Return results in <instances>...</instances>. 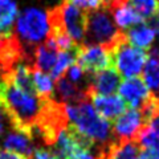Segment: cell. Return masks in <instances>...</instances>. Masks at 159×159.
I'll list each match as a JSON object with an SVG mask.
<instances>
[{
	"label": "cell",
	"instance_id": "cell-19",
	"mask_svg": "<svg viewBox=\"0 0 159 159\" xmlns=\"http://www.w3.org/2000/svg\"><path fill=\"white\" fill-rule=\"evenodd\" d=\"M31 77H32V84L36 92V96L40 99H51L54 98V84L53 78L49 74L44 73L39 69H31Z\"/></svg>",
	"mask_w": 159,
	"mask_h": 159
},
{
	"label": "cell",
	"instance_id": "cell-6",
	"mask_svg": "<svg viewBox=\"0 0 159 159\" xmlns=\"http://www.w3.org/2000/svg\"><path fill=\"white\" fill-rule=\"evenodd\" d=\"M110 53L113 57V68L119 76L125 78H133L141 74L148 58V53L146 51L129 44L125 32Z\"/></svg>",
	"mask_w": 159,
	"mask_h": 159
},
{
	"label": "cell",
	"instance_id": "cell-29",
	"mask_svg": "<svg viewBox=\"0 0 159 159\" xmlns=\"http://www.w3.org/2000/svg\"><path fill=\"white\" fill-rule=\"evenodd\" d=\"M77 159H96L94 158L92 154H90V151H86V152H82L81 155H80Z\"/></svg>",
	"mask_w": 159,
	"mask_h": 159
},
{
	"label": "cell",
	"instance_id": "cell-11",
	"mask_svg": "<svg viewBox=\"0 0 159 159\" xmlns=\"http://www.w3.org/2000/svg\"><path fill=\"white\" fill-rule=\"evenodd\" d=\"M121 85V76L114 68L103 69L101 72L92 74L89 96H110Z\"/></svg>",
	"mask_w": 159,
	"mask_h": 159
},
{
	"label": "cell",
	"instance_id": "cell-27",
	"mask_svg": "<svg viewBox=\"0 0 159 159\" xmlns=\"http://www.w3.org/2000/svg\"><path fill=\"white\" fill-rule=\"evenodd\" d=\"M150 27L152 28V31L159 36V16H154L150 19Z\"/></svg>",
	"mask_w": 159,
	"mask_h": 159
},
{
	"label": "cell",
	"instance_id": "cell-15",
	"mask_svg": "<svg viewBox=\"0 0 159 159\" xmlns=\"http://www.w3.org/2000/svg\"><path fill=\"white\" fill-rule=\"evenodd\" d=\"M126 39L130 45L148 52L155 40V32L146 23H141L126 29Z\"/></svg>",
	"mask_w": 159,
	"mask_h": 159
},
{
	"label": "cell",
	"instance_id": "cell-5",
	"mask_svg": "<svg viewBox=\"0 0 159 159\" xmlns=\"http://www.w3.org/2000/svg\"><path fill=\"white\" fill-rule=\"evenodd\" d=\"M86 17L88 12L77 8L68 2L62 0L58 6L51 8L47 12L49 28L62 29L74 43H84L86 31Z\"/></svg>",
	"mask_w": 159,
	"mask_h": 159
},
{
	"label": "cell",
	"instance_id": "cell-26",
	"mask_svg": "<svg viewBox=\"0 0 159 159\" xmlns=\"http://www.w3.org/2000/svg\"><path fill=\"white\" fill-rule=\"evenodd\" d=\"M0 159H31V158H27L24 155H20V154L8 151V150H3L0 151Z\"/></svg>",
	"mask_w": 159,
	"mask_h": 159
},
{
	"label": "cell",
	"instance_id": "cell-30",
	"mask_svg": "<svg viewBox=\"0 0 159 159\" xmlns=\"http://www.w3.org/2000/svg\"><path fill=\"white\" fill-rule=\"evenodd\" d=\"M158 13H159V7H158Z\"/></svg>",
	"mask_w": 159,
	"mask_h": 159
},
{
	"label": "cell",
	"instance_id": "cell-9",
	"mask_svg": "<svg viewBox=\"0 0 159 159\" xmlns=\"http://www.w3.org/2000/svg\"><path fill=\"white\" fill-rule=\"evenodd\" d=\"M146 126L145 119L139 110L129 109L123 111L114 122L111 126L113 131V141L114 142H129L135 141L137 135L143 127Z\"/></svg>",
	"mask_w": 159,
	"mask_h": 159
},
{
	"label": "cell",
	"instance_id": "cell-25",
	"mask_svg": "<svg viewBox=\"0 0 159 159\" xmlns=\"http://www.w3.org/2000/svg\"><path fill=\"white\" fill-rule=\"evenodd\" d=\"M138 159H159V148H141Z\"/></svg>",
	"mask_w": 159,
	"mask_h": 159
},
{
	"label": "cell",
	"instance_id": "cell-21",
	"mask_svg": "<svg viewBox=\"0 0 159 159\" xmlns=\"http://www.w3.org/2000/svg\"><path fill=\"white\" fill-rule=\"evenodd\" d=\"M76 53H77V49H74V51H68V52H58L56 62H54V65L51 70V74H52L51 77L54 80L61 77L62 74L68 70V68L76 62Z\"/></svg>",
	"mask_w": 159,
	"mask_h": 159
},
{
	"label": "cell",
	"instance_id": "cell-8",
	"mask_svg": "<svg viewBox=\"0 0 159 159\" xmlns=\"http://www.w3.org/2000/svg\"><path fill=\"white\" fill-rule=\"evenodd\" d=\"M76 64L88 74L113 68L111 53L102 45H78Z\"/></svg>",
	"mask_w": 159,
	"mask_h": 159
},
{
	"label": "cell",
	"instance_id": "cell-28",
	"mask_svg": "<svg viewBox=\"0 0 159 159\" xmlns=\"http://www.w3.org/2000/svg\"><path fill=\"white\" fill-rule=\"evenodd\" d=\"M6 113H4V110L2 109V106H0V137L3 135V133H4V129H6Z\"/></svg>",
	"mask_w": 159,
	"mask_h": 159
},
{
	"label": "cell",
	"instance_id": "cell-12",
	"mask_svg": "<svg viewBox=\"0 0 159 159\" xmlns=\"http://www.w3.org/2000/svg\"><path fill=\"white\" fill-rule=\"evenodd\" d=\"M92 99H93L94 110L98 113L99 117H102L106 121L117 119L126 110V103L117 94H110V96H93Z\"/></svg>",
	"mask_w": 159,
	"mask_h": 159
},
{
	"label": "cell",
	"instance_id": "cell-3",
	"mask_svg": "<svg viewBox=\"0 0 159 159\" xmlns=\"http://www.w3.org/2000/svg\"><path fill=\"white\" fill-rule=\"evenodd\" d=\"M49 25L47 12H44L43 9L36 7H27L19 15L15 33L31 57L34 48L47 39Z\"/></svg>",
	"mask_w": 159,
	"mask_h": 159
},
{
	"label": "cell",
	"instance_id": "cell-13",
	"mask_svg": "<svg viewBox=\"0 0 159 159\" xmlns=\"http://www.w3.org/2000/svg\"><path fill=\"white\" fill-rule=\"evenodd\" d=\"M54 92L58 99L56 101L62 102V103H78L82 101H88L89 98V93L85 89L77 86L76 84H73L72 81L64 76L58 77L54 84Z\"/></svg>",
	"mask_w": 159,
	"mask_h": 159
},
{
	"label": "cell",
	"instance_id": "cell-1",
	"mask_svg": "<svg viewBox=\"0 0 159 159\" xmlns=\"http://www.w3.org/2000/svg\"><path fill=\"white\" fill-rule=\"evenodd\" d=\"M65 107L72 126L84 137H86L89 141H92L97 148L113 142L111 125L109 121L99 117L88 101L78 103H65Z\"/></svg>",
	"mask_w": 159,
	"mask_h": 159
},
{
	"label": "cell",
	"instance_id": "cell-22",
	"mask_svg": "<svg viewBox=\"0 0 159 159\" xmlns=\"http://www.w3.org/2000/svg\"><path fill=\"white\" fill-rule=\"evenodd\" d=\"M130 6L143 20H150L158 13V0H129Z\"/></svg>",
	"mask_w": 159,
	"mask_h": 159
},
{
	"label": "cell",
	"instance_id": "cell-23",
	"mask_svg": "<svg viewBox=\"0 0 159 159\" xmlns=\"http://www.w3.org/2000/svg\"><path fill=\"white\" fill-rule=\"evenodd\" d=\"M68 2L70 4H73V6H76L77 8L85 11V12L107 8L106 0H68Z\"/></svg>",
	"mask_w": 159,
	"mask_h": 159
},
{
	"label": "cell",
	"instance_id": "cell-16",
	"mask_svg": "<svg viewBox=\"0 0 159 159\" xmlns=\"http://www.w3.org/2000/svg\"><path fill=\"white\" fill-rule=\"evenodd\" d=\"M3 146L4 150L20 154V155H24L27 158H31L34 151L32 137L17 130H12L7 134L6 138H4Z\"/></svg>",
	"mask_w": 159,
	"mask_h": 159
},
{
	"label": "cell",
	"instance_id": "cell-14",
	"mask_svg": "<svg viewBox=\"0 0 159 159\" xmlns=\"http://www.w3.org/2000/svg\"><path fill=\"white\" fill-rule=\"evenodd\" d=\"M57 48L54 44L45 40L44 44H40L34 48L32 53V68L31 69H39L44 73L51 72L52 68L56 62L57 58Z\"/></svg>",
	"mask_w": 159,
	"mask_h": 159
},
{
	"label": "cell",
	"instance_id": "cell-10",
	"mask_svg": "<svg viewBox=\"0 0 159 159\" xmlns=\"http://www.w3.org/2000/svg\"><path fill=\"white\" fill-rule=\"evenodd\" d=\"M118 90L119 97L123 99V102H126L130 109H135V110H139L143 106V103L148 99V97L151 96L150 89L139 77L126 78L119 85Z\"/></svg>",
	"mask_w": 159,
	"mask_h": 159
},
{
	"label": "cell",
	"instance_id": "cell-18",
	"mask_svg": "<svg viewBox=\"0 0 159 159\" xmlns=\"http://www.w3.org/2000/svg\"><path fill=\"white\" fill-rule=\"evenodd\" d=\"M143 82L152 92L159 90V47L148 51V58L143 66Z\"/></svg>",
	"mask_w": 159,
	"mask_h": 159
},
{
	"label": "cell",
	"instance_id": "cell-7",
	"mask_svg": "<svg viewBox=\"0 0 159 159\" xmlns=\"http://www.w3.org/2000/svg\"><path fill=\"white\" fill-rule=\"evenodd\" d=\"M23 62H28L32 68V57L27 53L15 31L0 34V77H8Z\"/></svg>",
	"mask_w": 159,
	"mask_h": 159
},
{
	"label": "cell",
	"instance_id": "cell-24",
	"mask_svg": "<svg viewBox=\"0 0 159 159\" xmlns=\"http://www.w3.org/2000/svg\"><path fill=\"white\" fill-rule=\"evenodd\" d=\"M33 158L34 159H58L52 148H43V147L34 148Z\"/></svg>",
	"mask_w": 159,
	"mask_h": 159
},
{
	"label": "cell",
	"instance_id": "cell-2",
	"mask_svg": "<svg viewBox=\"0 0 159 159\" xmlns=\"http://www.w3.org/2000/svg\"><path fill=\"white\" fill-rule=\"evenodd\" d=\"M69 126L65 103L58 102L54 98L43 99L41 110L32 127V138L39 139L47 147L56 145L58 135Z\"/></svg>",
	"mask_w": 159,
	"mask_h": 159
},
{
	"label": "cell",
	"instance_id": "cell-17",
	"mask_svg": "<svg viewBox=\"0 0 159 159\" xmlns=\"http://www.w3.org/2000/svg\"><path fill=\"white\" fill-rule=\"evenodd\" d=\"M109 11L113 15V19H114V21H116L117 27L119 28V31H126V29H129L133 25L146 23L145 20L133 9L130 3H123V4H118V6L110 7Z\"/></svg>",
	"mask_w": 159,
	"mask_h": 159
},
{
	"label": "cell",
	"instance_id": "cell-4",
	"mask_svg": "<svg viewBox=\"0 0 159 159\" xmlns=\"http://www.w3.org/2000/svg\"><path fill=\"white\" fill-rule=\"evenodd\" d=\"M122 34L123 31L117 28L107 8L88 12L84 45H102L111 52Z\"/></svg>",
	"mask_w": 159,
	"mask_h": 159
},
{
	"label": "cell",
	"instance_id": "cell-20",
	"mask_svg": "<svg viewBox=\"0 0 159 159\" xmlns=\"http://www.w3.org/2000/svg\"><path fill=\"white\" fill-rule=\"evenodd\" d=\"M17 16V4L15 0H0V34L13 32Z\"/></svg>",
	"mask_w": 159,
	"mask_h": 159
}]
</instances>
